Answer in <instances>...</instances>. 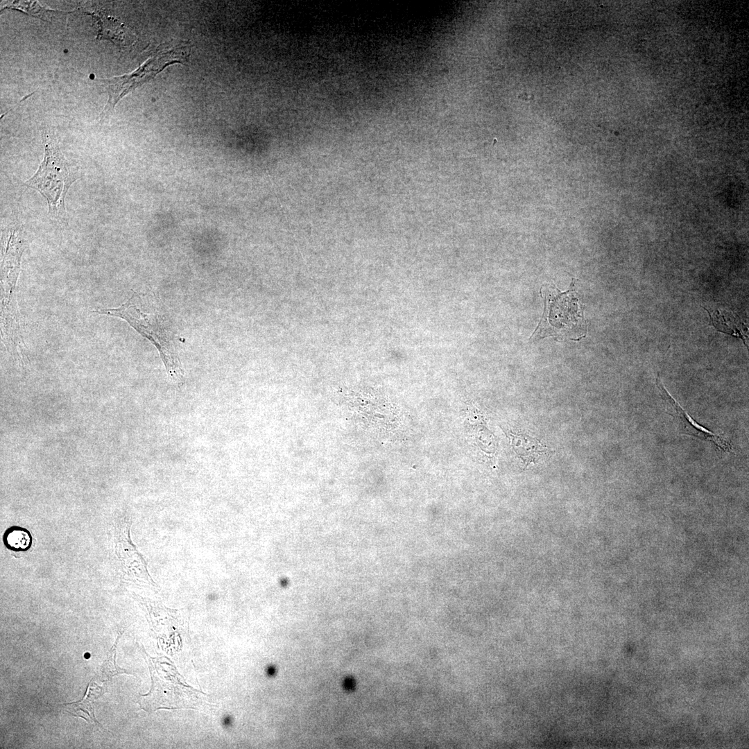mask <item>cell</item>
<instances>
[{"instance_id":"ba28073f","label":"cell","mask_w":749,"mask_h":749,"mask_svg":"<svg viewBox=\"0 0 749 749\" xmlns=\"http://www.w3.org/2000/svg\"><path fill=\"white\" fill-rule=\"evenodd\" d=\"M3 542L9 550L26 551L31 548L33 540L31 534L27 529L15 526L5 531Z\"/></svg>"},{"instance_id":"6da1fadb","label":"cell","mask_w":749,"mask_h":749,"mask_svg":"<svg viewBox=\"0 0 749 749\" xmlns=\"http://www.w3.org/2000/svg\"><path fill=\"white\" fill-rule=\"evenodd\" d=\"M44 159L35 173L25 182L46 198L48 214L60 223H68L65 198L71 185L80 178L79 169L70 164L59 147L53 132H41Z\"/></svg>"},{"instance_id":"5b68a950","label":"cell","mask_w":749,"mask_h":749,"mask_svg":"<svg viewBox=\"0 0 749 749\" xmlns=\"http://www.w3.org/2000/svg\"><path fill=\"white\" fill-rule=\"evenodd\" d=\"M132 522L121 517L113 522L111 535L113 553L121 577L126 581L142 586L155 587L147 563L130 538Z\"/></svg>"},{"instance_id":"277c9868","label":"cell","mask_w":749,"mask_h":749,"mask_svg":"<svg viewBox=\"0 0 749 749\" xmlns=\"http://www.w3.org/2000/svg\"><path fill=\"white\" fill-rule=\"evenodd\" d=\"M189 54L190 46L187 42H181L171 47L162 49L130 74L101 80L106 87L109 97L101 115L112 110L128 92L152 79L167 66L185 62Z\"/></svg>"},{"instance_id":"3957f363","label":"cell","mask_w":749,"mask_h":749,"mask_svg":"<svg viewBox=\"0 0 749 749\" xmlns=\"http://www.w3.org/2000/svg\"><path fill=\"white\" fill-rule=\"evenodd\" d=\"M94 312L125 320L138 333L155 346L170 378L178 381L182 377V370L172 351L166 334L157 317L152 313H144L140 309L137 304L135 292L128 301L119 307L98 309Z\"/></svg>"},{"instance_id":"8992f818","label":"cell","mask_w":749,"mask_h":749,"mask_svg":"<svg viewBox=\"0 0 749 749\" xmlns=\"http://www.w3.org/2000/svg\"><path fill=\"white\" fill-rule=\"evenodd\" d=\"M655 384L660 391V395L666 406L669 407L670 411L673 412L669 413L675 418L680 429L684 433L698 438L699 439L707 442H711L725 452H734L732 445L728 440L721 435L709 431L692 419V417L667 391L664 384L662 383L659 374L655 379Z\"/></svg>"},{"instance_id":"7a4b0ae2","label":"cell","mask_w":749,"mask_h":749,"mask_svg":"<svg viewBox=\"0 0 749 749\" xmlns=\"http://www.w3.org/2000/svg\"><path fill=\"white\" fill-rule=\"evenodd\" d=\"M152 686L139 700L151 713L160 709H200L205 694L187 684L173 663L165 656L148 658Z\"/></svg>"},{"instance_id":"9c48e42d","label":"cell","mask_w":749,"mask_h":749,"mask_svg":"<svg viewBox=\"0 0 749 749\" xmlns=\"http://www.w3.org/2000/svg\"><path fill=\"white\" fill-rule=\"evenodd\" d=\"M36 3L37 2L35 1H30L31 8H29L26 5L25 1H13L12 3H8L7 6H5L4 8H9L13 9H18L20 10H23L25 12L28 13L31 15H34L35 17H40L43 19H46L47 15L46 13L47 12V10L43 9Z\"/></svg>"},{"instance_id":"30bf717a","label":"cell","mask_w":749,"mask_h":749,"mask_svg":"<svg viewBox=\"0 0 749 749\" xmlns=\"http://www.w3.org/2000/svg\"><path fill=\"white\" fill-rule=\"evenodd\" d=\"M115 645L112 647L109 657L104 662L103 665H102L101 668H103V670H101V675L102 678L103 676H105L106 673L107 675L105 678H110L117 673H126V670L121 669L115 664Z\"/></svg>"},{"instance_id":"52a82bcc","label":"cell","mask_w":749,"mask_h":749,"mask_svg":"<svg viewBox=\"0 0 749 749\" xmlns=\"http://www.w3.org/2000/svg\"><path fill=\"white\" fill-rule=\"evenodd\" d=\"M103 688L92 683L88 685L87 694L80 701L67 703L64 706L66 711L74 716L81 717L89 723H94L101 727L94 714V700L103 694Z\"/></svg>"}]
</instances>
